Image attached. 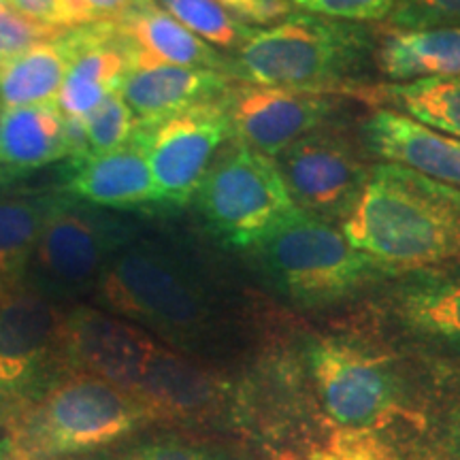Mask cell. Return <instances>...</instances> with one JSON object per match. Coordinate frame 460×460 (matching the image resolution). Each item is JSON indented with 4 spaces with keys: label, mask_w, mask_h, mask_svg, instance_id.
<instances>
[{
    "label": "cell",
    "mask_w": 460,
    "mask_h": 460,
    "mask_svg": "<svg viewBox=\"0 0 460 460\" xmlns=\"http://www.w3.org/2000/svg\"><path fill=\"white\" fill-rule=\"evenodd\" d=\"M58 197H0V286L22 281Z\"/></svg>",
    "instance_id": "cb8c5ba5"
},
{
    "label": "cell",
    "mask_w": 460,
    "mask_h": 460,
    "mask_svg": "<svg viewBox=\"0 0 460 460\" xmlns=\"http://www.w3.org/2000/svg\"><path fill=\"white\" fill-rule=\"evenodd\" d=\"M85 7L90 9L96 22L102 20H119L126 11L132 7L135 0H84Z\"/></svg>",
    "instance_id": "e575fe53"
},
{
    "label": "cell",
    "mask_w": 460,
    "mask_h": 460,
    "mask_svg": "<svg viewBox=\"0 0 460 460\" xmlns=\"http://www.w3.org/2000/svg\"><path fill=\"white\" fill-rule=\"evenodd\" d=\"M230 135L222 99L137 126L135 139L146 149L160 203L186 205L197 197L217 149Z\"/></svg>",
    "instance_id": "ba28073f"
},
{
    "label": "cell",
    "mask_w": 460,
    "mask_h": 460,
    "mask_svg": "<svg viewBox=\"0 0 460 460\" xmlns=\"http://www.w3.org/2000/svg\"><path fill=\"white\" fill-rule=\"evenodd\" d=\"M441 441L450 460H460V402L447 411L441 429Z\"/></svg>",
    "instance_id": "836d02e7"
},
{
    "label": "cell",
    "mask_w": 460,
    "mask_h": 460,
    "mask_svg": "<svg viewBox=\"0 0 460 460\" xmlns=\"http://www.w3.org/2000/svg\"><path fill=\"white\" fill-rule=\"evenodd\" d=\"M362 130L376 156L460 190V139L456 137L429 128L393 109H379Z\"/></svg>",
    "instance_id": "2e32d148"
},
{
    "label": "cell",
    "mask_w": 460,
    "mask_h": 460,
    "mask_svg": "<svg viewBox=\"0 0 460 460\" xmlns=\"http://www.w3.org/2000/svg\"><path fill=\"white\" fill-rule=\"evenodd\" d=\"M122 460H222L211 456L200 447L188 446L172 437L149 439L146 444H137L122 454Z\"/></svg>",
    "instance_id": "1f68e13d"
},
{
    "label": "cell",
    "mask_w": 460,
    "mask_h": 460,
    "mask_svg": "<svg viewBox=\"0 0 460 460\" xmlns=\"http://www.w3.org/2000/svg\"><path fill=\"white\" fill-rule=\"evenodd\" d=\"M307 358L322 405L341 427L379 429L399 411L396 379L377 356L341 339H320Z\"/></svg>",
    "instance_id": "9c48e42d"
},
{
    "label": "cell",
    "mask_w": 460,
    "mask_h": 460,
    "mask_svg": "<svg viewBox=\"0 0 460 460\" xmlns=\"http://www.w3.org/2000/svg\"><path fill=\"white\" fill-rule=\"evenodd\" d=\"M154 3L211 48L237 51L252 32V26L224 9L217 0H154Z\"/></svg>",
    "instance_id": "484cf974"
},
{
    "label": "cell",
    "mask_w": 460,
    "mask_h": 460,
    "mask_svg": "<svg viewBox=\"0 0 460 460\" xmlns=\"http://www.w3.org/2000/svg\"><path fill=\"white\" fill-rule=\"evenodd\" d=\"M216 393L217 384L209 373L158 343L128 394L135 396L156 422H163L207 411Z\"/></svg>",
    "instance_id": "ac0fdd59"
},
{
    "label": "cell",
    "mask_w": 460,
    "mask_h": 460,
    "mask_svg": "<svg viewBox=\"0 0 460 460\" xmlns=\"http://www.w3.org/2000/svg\"><path fill=\"white\" fill-rule=\"evenodd\" d=\"M28 20L51 31H73V28L96 22L84 0H7Z\"/></svg>",
    "instance_id": "f546056e"
},
{
    "label": "cell",
    "mask_w": 460,
    "mask_h": 460,
    "mask_svg": "<svg viewBox=\"0 0 460 460\" xmlns=\"http://www.w3.org/2000/svg\"><path fill=\"white\" fill-rule=\"evenodd\" d=\"M401 326L429 343L460 349V273H424L394 296Z\"/></svg>",
    "instance_id": "44dd1931"
},
{
    "label": "cell",
    "mask_w": 460,
    "mask_h": 460,
    "mask_svg": "<svg viewBox=\"0 0 460 460\" xmlns=\"http://www.w3.org/2000/svg\"><path fill=\"white\" fill-rule=\"evenodd\" d=\"M84 128L90 156H99V154L119 149L132 139L137 130V118L122 96L115 92V94H109L94 111L85 115Z\"/></svg>",
    "instance_id": "4316f807"
},
{
    "label": "cell",
    "mask_w": 460,
    "mask_h": 460,
    "mask_svg": "<svg viewBox=\"0 0 460 460\" xmlns=\"http://www.w3.org/2000/svg\"><path fill=\"white\" fill-rule=\"evenodd\" d=\"M281 290L315 307L354 295L379 271L335 224L298 209L258 247Z\"/></svg>",
    "instance_id": "277c9868"
},
{
    "label": "cell",
    "mask_w": 460,
    "mask_h": 460,
    "mask_svg": "<svg viewBox=\"0 0 460 460\" xmlns=\"http://www.w3.org/2000/svg\"><path fill=\"white\" fill-rule=\"evenodd\" d=\"M66 192L85 203L111 209H139L160 203L146 149L135 137L113 152L73 163Z\"/></svg>",
    "instance_id": "e0dca14e"
},
{
    "label": "cell",
    "mask_w": 460,
    "mask_h": 460,
    "mask_svg": "<svg viewBox=\"0 0 460 460\" xmlns=\"http://www.w3.org/2000/svg\"><path fill=\"white\" fill-rule=\"evenodd\" d=\"M68 54L56 107L65 118H85L115 94L132 66L130 43L113 20L92 22L60 34Z\"/></svg>",
    "instance_id": "4fadbf2b"
},
{
    "label": "cell",
    "mask_w": 460,
    "mask_h": 460,
    "mask_svg": "<svg viewBox=\"0 0 460 460\" xmlns=\"http://www.w3.org/2000/svg\"><path fill=\"white\" fill-rule=\"evenodd\" d=\"M7 183H9V180H7V177L3 175V172H0V192H3V188L7 186Z\"/></svg>",
    "instance_id": "8d00e7d4"
},
{
    "label": "cell",
    "mask_w": 460,
    "mask_h": 460,
    "mask_svg": "<svg viewBox=\"0 0 460 460\" xmlns=\"http://www.w3.org/2000/svg\"><path fill=\"white\" fill-rule=\"evenodd\" d=\"M58 34L62 32L28 20L15 7H11L7 0H0V62L22 56L37 43L56 39Z\"/></svg>",
    "instance_id": "f1b7e54d"
},
{
    "label": "cell",
    "mask_w": 460,
    "mask_h": 460,
    "mask_svg": "<svg viewBox=\"0 0 460 460\" xmlns=\"http://www.w3.org/2000/svg\"><path fill=\"white\" fill-rule=\"evenodd\" d=\"M62 312L24 281L0 288V427H9L65 369Z\"/></svg>",
    "instance_id": "8992f818"
},
{
    "label": "cell",
    "mask_w": 460,
    "mask_h": 460,
    "mask_svg": "<svg viewBox=\"0 0 460 460\" xmlns=\"http://www.w3.org/2000/svg\"><path fill=\"white\" fill-rule=\"evenodd\" d=\"M224 9L237 15L239 20L254 22V24H275L288 15L290 3L288 0H217Z\"/></svg>",
    "instance_id": "d6a6232c"
},
{
    "label": "cell",
    "mask_w": 460,
    "mask_h": 460,
    "mask_svg": "<svg viewBox=\"0 0 460 460\" xmlns=\"http://www.w3.org/2000/svg\"><path fill=\"white\" fill-rule=\"evenodd\" d=\"M158 341L139 326L92 307L62 314V369L88 373L130 393Z\"/></svg>",
    "instance_id": "8fae6325"
},
{
    "label": "cell",
    "mask_w": 460,
    "mask_h": 460,
    "mask_svg": "<svg viewBox=\"0 0 460 460\" xmlns=\"http://www.w3.org/2000/svg\"><path fill=\"white\" fill-rule=\"evenodd\" d=\"M0 115H3V105H0Z\"/></svg>",
    "instance_id": "74e56055"
},
{
    "label": "cell",
    "mask_w": 460,
    "mask_h": 460,
    "mask_svg": "<svg viewBox=\"0 0 460 460\" xmlns=\"http://www.w3.org/2000/svg\"><path fill=\"white\" fill-rule=\"evenodd\" d=\"M109 234L96 217L58 199L43 224L31 264L43 284L73 290L101 278Z\"/></svg>",
    "instance_id": "5bb4252c"
},
{
    "label": "cell",
    "mask_w": 460,
    "mask_h": 460,
    "mask_svg": "<svg viewBox=\"0 0 460 460\" xmlns=\"http://www.w3.org/2000/svg\"><path fill=\"white\" fill-rule=\"evenodd\" d=\"M312 15L339 22H377L386 20L396 0H288Z\"/></svg>",
    "instance_id": "4dcf8cb0"
},
{
    "label": "cell",
    "mask_w": 460,
    "mask_h": 460,
    "mask_svg": "<svg viewBox=\"0 0 460 460\" xmlns=\"http://www.w3.org/2000/svg\"><path fill=\"white\" fill-rule=\"evenodd\" d=\"M0 288H3V286H0Z\"/></svg>",
    "instance_id": "f35d334b"
},
{
    "label": "cell",
    "mask_w": 460,
    "mask_h": 460,
    "mask_svg": "<svg viewBox=\"0 0 460 460\" xmlns=\"http://www.w3.org/2000/svg\"><path fill=\"white\" fill-rule=\"evenodd\" d=\"M197 203L211 230L237 250H258L298 211L275 160L239 143L209 166Z\"/></svg>",
    "instance_id": "5b68a950"
},
{
    "label": "cell",
    "mask_w": 460,
    "mask_h": 460,
    "mask_svg": "<svg viewBox=\"0 0 460 460\" xmlns=\"http://www.w3.org/2000/svg\"><path fill=\"white\" fill-rule=\"evenodd\" d=\"M369 34L352 22L288 13L275 24L252 28L228 68L250 85L309 90L343 79L362 65Z\"/></svg>",
    "instance_id": "3957f363"
},
{
    "label": "cell",
    "mask_w": 460,
    "mask_h": 460,
    "mask_svg": "<svg viewBox=\"0 0 460 460\" xmlns=\"http://www.w3.org/2000/svg\"><path fill=\"white\" fill-rule=\"evenodd\" d=\"M113 22L130 43L132 62L147 60L226 73L228 62L220 51L190 32L154 0H135L132 7Z\"/></svg>",
    "instance_id": "d6986e66"
},
{
    "label": "cell",
    "mask_w": 460,
    "mask_h": 460,
    "mask_svg": "<svg viewBox=\"0 0 460 460\" xmlns=\"http://www.w3.org/2000/svg\"><path fill=\"white\" fill-rule=\"evenodd\" d=\"M228 90L226 73L137 60L118 94L135 113L137 126H149L203 102L220 101Z\"/></svg>",
    "instance_id": "9a60e30c"
},
{
    "label": "cell",
    "mask_w": 460,
    "mask_h": 460,
    "mask_svg": "<svg viewBox=\"0 0 460 460\" xmlns=\"http://www.w3.org/2000/svg\"><path fill=\"white\" fill-rule=\"evenodd\" d=\"M66 68L68 54L60 34L0 62V105L4 109L56 105Z\"/></svg>",
    "instance_id": "603a6c76"
},
{
    "label": "cell",
    "mask_w": 460,
    "mask_h": 460,
    "mask_svg": "<svg viewBox=\"0 0 460 460\" xmlns=\"http://www.w3.org/2000/svg\"><path fill=\"white\" fill-rule=\"evenodd\" d=\"M156 422L126 390L66 371L9 424L24 460H62L99 450Z\"/></svg>",
    "instance_id": "7a4b0ae2"
},
{
    "label": "cell",
    "mask_w": 460,
    "mask_h": 460,
    "mask_svg": "<svg viewBox=\"0 0 460 460\" xmlns=\"http://www.w3.org/2000/svg\"><path fill=\"white\" fill-rule=\"evenodd\" d=\"M386 20L394 31L460 26V0H396Z\"/></svg>",
    "instance_id": "83f0119b"
},
{
    "label": "cell",
    "mask_w": 460,
    "mask_h": 460,
    "mask_svg": "<svg viewBox=\"0 0 460 460\" xmlns=\"http://www.w3.org/2000/svg\"><path fill=\"white\" fill-rule=\"evenodd\" d=\"M377 60L382 73L396 82L460 77V26L390 32Z\"/></svg>",
    "instance_id": "7402d4cb"
},
{
    "label": "cell",
    "mask_w": 460,
    "mask_h": 460,
    "mask_svg": "<svg viewBox=\"0 0 460 460\" xmlns=\"http://www.w3.org/2000/svg\"><path fill=\"white\" fill-rule=\"evenodd\" d=\"M230 135L264 156L275 158L292 143L312 135L326 122L332 102L309 90L262 88L243 85L230 88L222 96Z\"/></svg>",
    "instance_id": "7c38bea8"
},
{
    "label": "cell",
    "mask_w": 460,
    "mask_h": 460,
    "mask_svg": "<svg viewBox=\"0 0 460 460\" xmlns=\"http://www.w3.org/2000/svg\"><path fill=\"white\" fill-rule=\"evenodd\" d=\"M339 228L379 271H427L456 262L460 190L399 164L373 166Z\"/></svg>",
    "instance_id": "6da1fadb"
},
{
    "label": "cell",
    "mask_w": 460,
    "mask_h": 460,
    "mask_svg": "<svg viewBox=\"0 0 460 460\" xmlns=\"http://www.w3.org/2000/svg\"><path fill=\"white\" fill-rule=\"evenodd\" d=\"M66 158L65 115L56 105L4 109L0 115V172L7 180Z\"/></svg>",
    "instance_id": "ffe728a7"
},
{
    "label": "cell",
    "mask_w": 460,
    "mask_h": 460,
    "mask_svg": "<svg viewBox=\"0 0 460 460\" xmlns=\"http://www.w3.org/2000/svg\"><path fill=\"white\" fill-rule=\"evenodd\" d=\"M273 160L298 209L331 224L352 211L371 172L345 137L322 130L292 143Z\"/></svg>",
    "instance_id": "30bf717a"
},
{
    "label": "cell",
    "mask_w": 460,
    "mask_h": 460,
    "mask_svg": "<svg viewBox=\"0 0 460 460\" xmlns=\"http://www.w3.org/2000/svg\"><path fill=\"white\" fill-rule=\"evenodd\" d=\"M0 460H24V456H22L20 450H17L9 437H3V439H0Z\"/></svg>",
    "instance_id": "d590c367"
},
{
    "label": "cell",
    "mask_w": 460,
    "mask_h": 460,
    "mask_svg": "<svg viewBox=\"0 0 460 460\" xmlns=\"http://www.w3.org/2000/svg\"><path fill=\"white\" fill-rule=\"evenodd\" d=\"M99 292L115 314L163 332H190L205 318L199 288L152 252L130 250L113 258L102 269Z\"/></svg>",
    "instance_id": "52a82bcc"
},
{
    "label": "cell",
    "mask_w": 460,
    "mask_h": 460,
    "mask_svg": "<svg viewBox=\"0 0 460 460\" xmlns=\"http://www.w3.org/2000/svg\"><path fill=\"white\" fill-rule=\"evenodd\" d=\"M384 102L429 128L460 139V77L396 82L377 90Z\"/></svg>",
    "instance_id": "d4e9b609"
}]
</instances>
